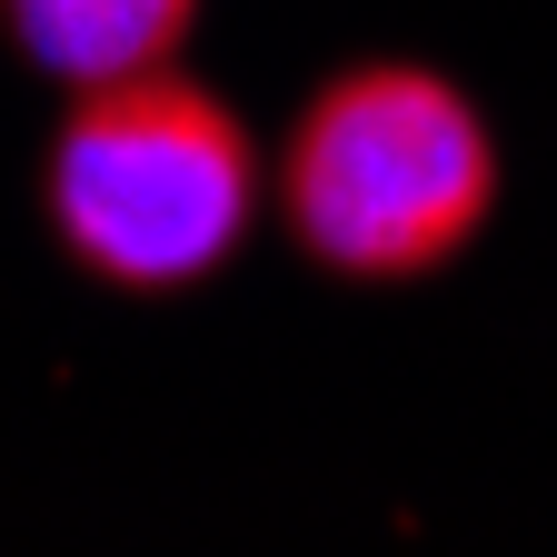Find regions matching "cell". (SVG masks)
Here are the masks:
<instances>
[{
    "mask_svg": "<svg viewBox=\"0 0 557 557\" xmlns=\"http://www.w3.org/2000/svg\"><path fill=\"white\" fill-rule=\"evenodd\" d=\"M0 21H11L30 70H50L60 90H90V81L180 60L199 0H0Z\"/></svg>",
    "mask_w": 557,
    "mask_h": 557,
    "instance_id": "3957f363",
    "label": "cell"
},
{
    "mask_svg": "<svg viewBox=\"0 0 557 557\" xmlns=\"http://www.w3.org/2000/svg\"><path fill=\"white\" fill-rule=\"evenodd\" d=\"M40 199H50V239L100 289L170 299L239 259L259 220V150L220 90L180 81L160 60V70H129V81L70 90Z\"/></svg>",
    "mask_w": 557,
    "mask_h": 557,
    "instance_id": "6da1fadb",
    "label": "cell"
},
{
    "mask_svg": "<svg viewBox=\"0 0 557 557\" xmlns=\"http://www.w3.org/2000/svg\"><path fill=\"white\" fill-rule=\"evenodd\" d=\"M498 209V139L418 60H359L289 120L278 220L338 278H429Z\"/></svg>",
    "mask_w": 557,
    "mask_h": 557,
    "instance_id": "7a4b0ae2",
    "label": "cell"
}]
</instances>
